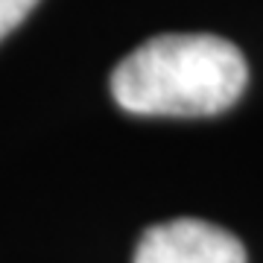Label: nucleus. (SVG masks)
I'll return each mask as SVG.
<instances>
[{"label": "nucleus", "mask_w": 263, "mask_h": 263, "mask_svg": "<svg viewBox=\"0 0 263 263\" xmlns=\"http://www.w3.org/2000/svg\"><path fill=\"white\" fill-rule=\"evenodd\" d=\"M135 263H249L246 249L231 231L202 222L176 219L152 226L138 243Z\"/></svg>", "instance_id": "nucleus-2"}, {"label": "nucleus", "mask_w": 263, "mask_h": 263, "mask_svg": "<svg viewBox=\"0 0 263 263\" xmlns=\"http://www.w3.org/2000/svg\"><path fill=\"white\" fill-rule=\"evenodd\" d=\"M249 82L240 47L219 35H155L111 73L123 111L143 117H211L231 108Z\"/></svg>", "instance_id": "nucleus-1"}, {"label": "nucleus", "mask_w": 263, "mask_h": 263, "mask_svg": "<svg viewBox=\"0 0 263 263\" xmlns=\"http://www.w3.org/2000/svg\"><path fill=\"white\" fill-rule=\"evenodd\" d=\"M35 3L38 0H0V41L24 24V18L35 9Z\"/></svg>", "instance_id": "nucleus-3"}]
</instances>
